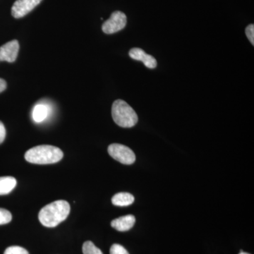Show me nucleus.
I'll use <instances>...</instances> for the list:
<instances>
[{"label":"nucleus","instance_id":"13","mask_svg":"<svg viewBox=\"0 0 254 254\" xmlns=\"http://www.w3.org/2000/svg\"><path fill=\"white\" fill-rule=\"evenodd\" d=\"M83 254H103V252L94 244L90 241L85 242L83 245Z\"/></svg>","mask_w":254,"mask_h":254},{"label":"nucleus","instance_id":"14","mask_svg":"<svg viewBox=\"0 0 254 254\" xmlns=\"http://www.w3.org/2000/svg\"><path fill=\"white\" fill-rule=\"evenodd\" d=\"M12 220V215L9 210L0 208V225L9 223Z\"/></svg>","mask_w":254,"mask_h":254},{"label":"nucleus","instance_id":"8","mask_svg":"<svg viewBox=\"0 0 254 254\" xmlns=\"http://www.w3.org/2000/svg\"><path fill=\"white\" fill-rule=\"evenodd\" d=\"M128 55L132 59L141 61L147 68H155L157 66L156 60L152 55L147 54L141 48H132Z\"/></svg>","mask_w":254,"mask_h":254},{"label":"nucleus","instance_id":"2","mask_svg":"<svg viewBox=\"0 0 254 254\" xmlns=\"http://www.w3.org/2000/svg\"><path fill=\"white\" fill-rule=\"evenodd\" d=\"M63 156V152L58 147L42 145L28 150L25 154V159L30 163L48 165L58 163Z\"/></svg>","mask_w":254,"mask_h":254},{"label":"nucleus","instance_id":"7","mask_svg":"<svg viewBox=\"0 0 254 254\" xmlns=\"http://www.w3.org/2000/svg\"><path fill=\"white\" fill-rule=\"evenodd\" d=\"M19 51V43L16 40L8 42L0 47V62L14 63L17 58Z\"/></svg>","mask_w":254,"mask_h":254},{"label":"nucleus","instance_id":"17","mask_svg":"<svg viewBox=\"0 0 254 254\" xmlns=\"http://www.w3.org/2000/svg\"><path fill=\"white\" fill-rule=\"evenodd\" d=\"M246 35L247 38H249L252 46H254V25L250 24L246 28L245 30Z\"/></svg>","mask_w":254,"mask_h":254},{"label":"nucleus","instance_id":"12","mask_svg":"<svg viewBox=\"0 0 254 254\" xmlns=\"http://www.w3.org/2000/svg\"><path fill=\"white\" fill-rule=\"evenodd\" d=\"M48 108L46 105L38 104L35 106L33 111V118L37 123H42L48 117Z\"/></svg>","mask_w":254,"mask_h":254},{"label":"nucleus","instance_id":"9","mask_svg":"<svg viewBox=\"0 0 254 254\" xmlns=\"http://www.w3.org/2000/svg\"><path fill=\"white\" fill-rule=\"evenodd\" d=\"M136 222V218L133 215H127L113 220L111 226L119 232H126L131 230Z\"/></svg>","mask_w":254,"mask_h":254},{"label":"nucleus","instance_id":"11","mask_svg":"<svg viewBox=\"0 0 254 254\" xmlns=\"http://www.w3.org/2000/svg\"><path fill=\"white\" fill-rule=\"evenodd\" d=\"M16 179L13 177H0V195L9 193L16 186Z\"/></svg>","mask_w":254,"mask_h":254},{"label":"nucleus","instance_id":"6","mask_svg":"<svg viewBox=\"0 0 254 254\" xmlns=\"http://www.w3.org/2000/svg\"><path fill=\"white\" fill-rule=\"evenodd\" d=\"M42 0H16L11 8V14L16 18H22L31 12Z\"/></svg>","mask_w":254,"mask_h":254},{"label":"nucleus","instance_id":"19","mask_svg":"<svg viewBox=\"0 0 254 254\" xmlns=\"http://www.w3.org/2000/svg\"><path fill=\"white\" fill-rule=\"evenodd\" d=\"M6 88V82L2 78H0V93L4 91Z\"/></svg>","mask_w":254,"mask_h":254},{"label":"nucleus","instance_id":"4","mask_svg":"<svg viewBox=\"0 0 254 254\" xmlns=\"http://www.w3.org/2000/svg\"><path fill=\"white\" fill-rule=\"evenodd\" d=\"M108 153L124 165H131L136 161V155L133 150L126 145L113 143L108 147Z\"/></svg>","mask_w":254,"mask_h":254},{"label":"nucleus","instance_id":"18","mask_svg":"<svg viewBox=\"0 0 254 254\" xmlns=\"http://www.w3.org/2000/svg\"><path fill=\"white\" fill-rule=\"evenodd\" d=\"M6 137V128H5L4 124L0 121V144L4 141Z\"/></svg>","mask_w":254,"mask_h":254},{"label":"nucleus","instance_id":"5","mask_svg":"<svg viewBox=\"0 0 254 254\" xmlns=\"http://www.w3.org/2000/svg\"><path fill=\"white\" fill-rule=\"evenodd\" d=\"M127 22V16L125 13L116 11L112 14L109 19L105 21L102 26V30L106 34H113L124 29Z\"/></svg>","mask_w":254,"mask_h":254},{"label":"nucleus","instance_id":"1","mask_svg":"<svg viewBox=\"0 0 254 254\" xmlns=\"http://www.w3.org/2000/svg\"><path fill=\"white\" fill-rule=\"evenodd\" d=\"M69 213L70 205L67 201L57 200L42 208L38 218L43 226L55 227L66 220Z\"/></svg>","mask_w":254,"mask_h":254},{"label":"nucleus","instance_id":"16","mask_svg":"<svg viewBox=\"0 0 254 254\" xmlns=\"http://www.w3.org/2000/svg\"><path fill=\"white\" fill-rule=\"evenodd\" d=\"M110 254H129L123 246L115 244L112 246L110 250Z\"/></svg>","mask_w":254,"mask_h":254},{"label":"nucleus","instance_id":"3","mask_svg":"<svg viewBox=\"0 0 254 254\" xmlns=\"http://www.w3.org/2000/svg\"><path fill=\"white\" fill-rule=\"evenodd\" d=\"M114 122L123 128H131L138 123V116L134 110L123 100H117L112 107Z\"/></svg>","mask_w":254,"mask_h":254},{"label":"nucleus","instance_id":"20","mask_svg":"<svg viewBox=\"0 0 254 254\" xmlns=\"http://www.w3.org/2000/svg\"><path fill=\"white\" fill-rule=\"evenodd\" d=\"M240 254H250L245 253V252H243V251H241V253Z\"/></svg>","mask_w":254,"mask_h":254},{"label":"nucleus","instance_id":"15","mask_svg":"<svg viewBox=\"0 0 254 254\" xmlns=\"http://www.w3.org/2000/svg\"><path fill=\"white\" fill-rule=\"evenodd\" d=\"M4 254H29L28 251L25 250L21 247L18 246H13V247H8L5 250Z\"/></svg>","mask_w":254,"mask_h":254},{"label":"nucleus","instance_id":"10","mask_svg":"<svg viewBox=\"0 0 254 254\" xmlns=\"http://www.w3.org/2000/svg\"><path fill=\"white\" fill-rule=\"evenodd\" d=\"M134 201V197L129 193L121 192L117 193L112 198V203L117 206H128Z\"/></svg>","mask_w":254,"mask_h":254}]
</instances>
